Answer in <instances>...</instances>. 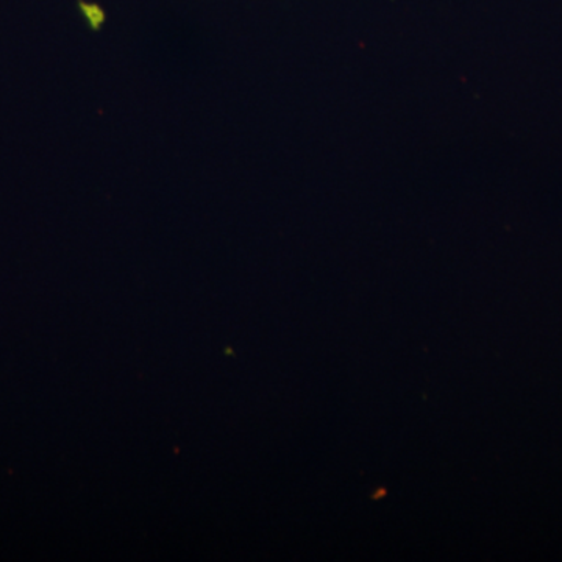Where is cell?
Returning a JSON list of instances; mask_svg holds the SVG:
<instances>
[{"label":"cell","instance_id":"cell-1","mask_svg":"<svg viewBox=\"0 0 562 562\" xmlns=\"http://www.w3.org/2000/svg\"><path fill=\"white\" fill-rule=\"evenodd\" d=\"M79 11L83 18L85 24L92 32H99L106 21L105 10L99 3L87 2V0H79Z\"/></svg>","mask_w":562,"mask_h":562}]
</instances>
